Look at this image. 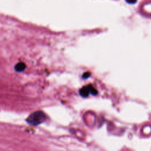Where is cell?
I'll return each mask as SVG.
<instances>
[{
  "label": "cell",
  "mask_w": 151,
  "mask_h": 151,
  "mask_svg": "<svg viewBox=\"0 0 151 151\" xmlns=\"http://www.w3.org/2000/svg\"><path fill=\"white\" fill-rule=\"evenodd\" d=\"M26 67V65L25 64V63H22V62H20L17 63L15 65V70L17 72H22V71H24L25 70Z\"/></svg>",
  "instance_id": "cell-3"
},
{
  "label": "cell",
  "mask_w": 151,
  "mask_h": 151,
  "mask_svg": "<svg viewBox=\"0 0 151 151\" xmlns=\"http://www.w3.org/2000/svg\"><path fill=\"white\" fill-rule=\"evenodd\" d=\"M90 76V73H87V72H86V73H85L83 74V78H88Z\"/></svg>",
  "instance_id": "cell-4"
},
{
  "label": "cell",
  "mask_w": 151,
  "mask_h": 151,
  "mask_svg": "<svg viewBox=\"0 0 151 151\" xmlns=\"http://www.w3.org/2000/svg\"><path fill=\"white\" fill-rule=\"evenodd\" d=\"M126 2L128 3V4H134L136 2L137 0H126Z\"/></svg>",
  "instance_id": "cell-5"
},
{
  "label": "cell",
  "mask_w": 151,
  "mask_h": 151,
  "mask_svg": "<svg viewBox=\"0 0 151 151\" xmlns=\"http://www.w3.org/2000/svg\"><path fill=\"white\" fill-rule=\"evenodd\" d=\"M46 119L45 114L40 110L31 113L27 119L28 124L32 126H37L42 123Z\"/></svg>",
  "instance_id": "cell-1"
},
{
  "label": "cell",
  "mask_w": 151,
  "mask_h": 151,
  "mask_svg": "<svg viewBox=\"0 0 151 151\" xmlns=\"http://www.w3.org/2000/svg\"><path fill=\"white\" fill-rule=\"evenodd\" d=\"M80 94L84 97H87L90 93L93 95H96L97 94V91L91 85H88L82 87L79 91Z\"/></svg>",
  "instance_id": "cell-2"
}]
</instances>
